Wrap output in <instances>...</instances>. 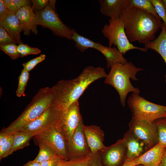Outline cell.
I'll list each match as a JSON object with an SVG mask.
<instances>
[{"instance_id":"cell-20","label":"cell","mask_w":166,"mask_h":166,"mask_svg":"<svg viewBox=\"0 0 166 166\" xmlns=\"http://www.w3.org/2000/svg\"><path fill=\"white\" fill-rule=\"evenodd\" d=\"M128 2V0H100V10L102 14L110 18H117Z\"/></svg>"},{"instance_id":"cell-14","label":"cell","mask_w":166,"mask_h":166,"mask_svg":"<svg viewBox=\"0 0 166 166\" xmlns=\"http://www.w3.org/2000/svg\"><path fill=\"white\" fill-rule=\"evenodd\" d=\"M126 151L123 138L99 152L104 166H119L124 159H126Z\"/></svg>"},{"instance_id":"cell-34","label":"cell","mask_w":166,"mask_h":166,"mask_svg":"<svg viewBox=\"0 0 166 166\" xmlns=\"http://www.w3.org/2000/svg\"><path fill=\"white\" fill-rule=\"evenodd\" d=\"M49 0H33L32 8L35 12L40 11L43 10L48 5Z\"/></svg>"},{"instance_id":"cell-28","label":"cell","mask_w":166,"mask_h":166,"mask_svg":"<svg viewBox=\"0 0 166 166\" xmlns=\"http://www.w3.org/2000/svg\"><path fill=\"white\" fill-rule=\"evenodd\" d=\"M17 50L22 57L30 54H37L41 52L39 49L30 47L22 43L18 45Z\"/></svg>"},{"instance_id":"cell-46","label":"cell","mask_w":166,"mask_h":166,"mask_svg":"<svg viewBox=\"0 0 166 166\" xmlns=\"http://www.w3.org/2000/svg\"><path fill=\"white\" fill-rule=\"evenodd\" d=\"M144 166L143 165H137V166Z\"/></svg>"},{"instance_id":"cell-30","label":"cell","mask_w":166,"mask_h":166,"mask_svg":"<svg viewBox=\"0 0 166 166\" xmlns=\"http://www.w3.org/2000/svg\"><path fill=\"white\" fill-rule=\"evenodd\" d=\"M13 141V135H10L7 142L4 145L0 146V160L6 157L11 155Z\"/></svg>"},{"instance_id":"cell-10","label":"cell","mask_w":166,"mask_h":166,"mask_svg":"<svg viewBox=\"0 0 166 166\" xmlns=\"http://www.w3.org/2000/svg\"><path fill=\"white\" fill-rule=\"evenodd\" d=\"M63 112L56 102L50 106L40 116L20 130L33 136L61 122Z\"/></svg>"},{"instance_id":"cell-6","label":"cell","mask_w":166,"mask_h":166,"mask_svg":"<svg viewBox=\"0 0 166 166\" xmlns=\"http://www.w3.org/2000/svg\"><path fill=\"white\" fill-rule=\"evenodd\" d=\"M56 0H50L43 10L35 12V23L51 30L57 36L72 40L74 30L66 25L61 20L55 9Z\"/></svg>"},{"instance_id":"cell-5","label":"cell","mask_w":166,"mask_h":166,"mask_svg":"<svg viewBox=\"0 0 166 166\" xmlns=\"http://www.w3.org/2000/svg\"><path fill=\"white\" fill-rule=\"evenodd\" d=\"M132 113V119L152 123L155 121L165 117L166 106L156 104L133 93L127 101Z\"/></svg>"},{"instance_id":"cell-16","label":"cell","mask_w":166,"mask_h":166,"mask_svg":"<svg viewBox=\"0 0 166 166\" xmlns=\"http://www.w3.org/2000/svg\"><path fill=\"white\" fill-rule=\"evenodd\" d=\"M83 128L91 153L95 154L106 148L103 143L104 133L100 127L84 124Z\"/></svg>"},{"instance_id":"cell-47","label":"cell","mask_w":166,"mask_h":166,"mask_svg":"<svg viewBox=\"0 0 166 166\" xmlns=\"http://www.w3.org/2000/svg\"><path fill=\"white\" fill-rule=\"evenodd\" d=\"M158 166H162L161 164H160V165H159Z\"/></svg>"},{"instance_id":"cell-33","label":"cell","mask_w":166,"mask_h":166,"mask_svg":"<svg viewBox=\"0 0 166 166\" xmlns=\"http://www.w3.org/2000/svg\"><path fill=\"white\" fill-rule=\"evenodd\" d=\"M11 43L17 44L5 29L0 25V45H7Z\"/></svg>"},{"instance_id":"cell-38","label":"cell","mask_w":166,"mask_h":166,"mask_svg":"<svg viewBox=\"0 0 166 166\" xmlns=\"http://www.w3.org/2000/svg\"><path fill=\"white\" fill-rule=\"evenodd\" d=\"M78 158L71 159L67 160L62 159L57 166H69L71 164L76 161Z\"/></svg>"},{"instance_id":"cell-45","label":"cell","mask_w":166,"mask_h":166,"mask_svg":"<svg viewBox=\"0 0 166 166\" xmlns=\"http://www.w3.org/2000/svg\"><path fill=\"white\" fill-rule=\"evenodd\" d=\"M164 6L166 11V0H162Z\"/></svg>"},{"instance_id":"cell-21","label":"cell","mask_w":166,"mask_h":166,"mask_svg":"<svg viewBox=\"0 0 166 166\" xmlns=\"http://www.w3.org/2000/svg\"><path fill=\"white\" fill-rule=\"evenodd\" d=\"M161 28V31L158 36L144 45V48L156 51L161 56L166 65V28L164 23ZM165 77L166 83V74Z\"/></svg>"},{"instance_id":"cell-41","label":"cell","mask_w":166,"mask_h":166,"mask_svg":"<svg viewBox=\"0 0 166 166\" xmlns=\"http://www.w3.org/2000/svg\"><path fill=\"white\" fill-rule=\"evenodd\" d=\"M22 166H40V163L33 160L29 161Z\"/></svg>"},{"instance_id":"cell-35","label":"cell","mask_w":166,"mask_h":166,"mask_svg":"<svg viewBox=\"0 0 166 166\" xmlns=\"http://www.w3.org/2000/svg\"><path fill=\"white\" fill-rule=\"evenodd\" d=\"M89 156L91 166H104L99 152L95 154L91 152Z\"/></svg>"},{"instance_id":"cell-13","label":"cell","mask_w":166,"mask_h":166,"mask_svg":"<svg viewBox=\"0 0 166 166\" xmlns=\"http://www.w3.org/2000/svg\"><path fill=\"white\" fill-rule=\"evenodd\" d=\"M82 120L78 101L72 104L67 110L63 113L61 127L68 142Z\"/></svg>"},{"instance_id":"cell-1","label":"cell","mask_w":166,"mask_h":166,"mask_svg":"<svg viewBox=\"0 0 166 166\" xmlns=\"http://www.w3.org/2000/svg\"><path fill=\"white\" fill-rule=\"evenodd\" d=\"M125 31L131 42H138L145 45L155 39V34L161 27V19L140 9L127 4L120 16Z\"/></svg>"},{"instance_id":"cell-39","label":"cell","mask_w":166,"mask_h":166,"mask_svg":"<svg viewBox=\"0 0 166 166\" xmlns=\"http://www.w3.org/2000/svg\"><path fill=\"white\" fill-rule=\"evenodd\" d=\"M9 10L5 6L2 0H0V17H2Z\"/></svg>"},{"instance_id":"cell-37","label":"cell","mask_w":166,"mask_h":166,"mask_svg":"<svg viewBox=\"0 0 166 166\" xmlns=\"http://www.w3.org/2000/svg\"><path fill=\"white\" fill-rule=\"evenodd\" d=\"M62 159L57 156L40 163V166H57Z\"/></svg>"},{"instance_id":"cell-12","label":"cell","mask_w":166,"mask_h":166,"mask_svg":"<svg viewBox=\"0 0 166 166\" xmlns=\"http://www.w3.org/2000/svg\"><path fill=\"white\" fill-rule=\"evenodd\" d=\"M83 125L82 120L68 142L69 160L89 156L91 152L83 131Z\"/></svg>"},{"instance_id":"cell-24","label":"cell","mask_w":166,"mask_h":166,"mask_svg":"<svg viewBox=\"0 0 166 166\" xmlns=\"http://www.w3.org/2000/svg\"><path fill=\"white\" fill-rule=\"evenodd\" d=\"M129 4L161 19L157 14L150 0H128Z\"/></svg>"},{"instance_id":"cell-44","label":"cell","mask_w":166,"mask_h":166,"mask_svg":"<svg viewBox=\"0 0 166 166\" xmlns=\"http://www.w3.org/2000/svg\"><path fill=\"white\" fill-rule=\"evenodd\" d=\"M2 1L5 6L8 9V7L12 2L13 0H2Z\"/></svg>"},{"instance_id":"cell-31","label":"cell","mask_w":166,"mask_h":166,"mask_svg":"<svg viewBox=\"0 0 166 166\" xmlns=\"http://www.w3.org/2000/svg\"><path fill=\"white\" fill-rule=\"evenodd\" d=\"M46 56L44 54H41L34 58H33L27 62L23 64V69L30 72L39 63L43 61L45 58Z\"/></svg>"},{"instance_id":"cell-48","label":"cell","mask_w":166,"mask_h":166,"mask_svg":"<svg viewBox=\"0 0 166 166\" xmlns=\"http://www.w3.org/2000/svg\"><path fill=\"white\" fill-rule=\"evenodd\" d=\"M165 117L166 118V115H165Z\"/></svg>"},{"instance_id":"cell-27","label":"cell","mask_w":166,"mask_h":166,"mask_svg":"<svg viewBox=\"0 0 166 166\" xmlns=\"http://www.w3.org/2000/svg\"><path fill=\"white\" fill-rule=\"evenodd\" d=\"M18 45L16 43L1 45L0 49L13 60H16L21 57L17 50Z\"/></svg>"},{"instance_id":"cell-42","label":"cell","mask_w":166,"mask_h":166,"mask_svg":"<svg viewBox=\"0 0 166 166\" xmlns=\"http://www.w3.org/2000/svg\"><path fill=\"white\" fill-rule=\"evenodd\" d=\"M160 164L163 166H166V148L162 157Z\"/></svg>"},{"instance_id":"cell-19","label":"cell","mask_w":166,"mask_h":166,"mask_svg":"<svg viewBox=\"0 0 166 166\" xmlns=\"http://www.w3.org/2000/svg\"><path fill=\"white\" fill-rule=\"evenodd\" d=\"M123 139L127 151L125 160L131 161L142 154L145 144L130 130L126 133Z\"/></svg>"},{"instance_id":"cell-11","label":"cell","mask_w":166,"mask_h":166,"mask_svg":"<svg viewBox=\"0 0 166 166\" xmlns=\"http://www.w3.org/2000/svg\"><path fill=\"white\" fill-rule=\"evenodd\" d=\"M129 126V130L147 148L150 149L158 143L156 130L153 123L132 119Z\"/></svg>"},{"instance_id":"cell-4","label":"cell","mask_w":166,"mask_h":166,"mask_svg":"<svg viewBox=\"0 0 166 166\" xmlns=\"http://www.w3.org/2000/svg\"><path fill=\"white\" fill-rule=\"evenodd\" d=\"M143 70L136 67L132 62L128 61L124 63H116L110 67L104 82L112 86L117 90L123 106L125 105V100L129 93L139 94L140 90L132 85L130 79L138 81L136 75L138 72Z\"/></svg>"},{"instance_id":"cell-15","label":"cell","mask_w":166,"mask_h":166,"mask_svg":"<svg viewBox=\"0 0 166 166\" xmlns=\"http://www.w3.org/2000/svg\"><path fill=\"white\" fill-rule=\"evenodd\" d=\"M166 147L158 142L147 151L131 161L134 166H158L161 162Z\"/></svg>"},{"instance_id":"cell-23","label":"cell","mask_w":166,"mask_h":166,"mask_svg":"<svg viewBox=\"0 0 166 166\" xmlns=\"http://www.w3.org/2000/svg\"><path fill=\"white\" fill-rule=\"evenodd\" d=\"M37 145L39 147V150L37 156L34 160L35 161L40 163L58 156L52 148L47 145L40 143Z\"/></svg>"},{"instance_id":"cell-32","label":"cell","mask_w":166,"mask_h":166,"mask_svg":"<svg viewBox=\"0 0 166 166\" xmlns=\"http://www.w3.org/2000/svg\"><path fill=\"white\" fill-rule=\"evenodd\" d=\"M30 1L28 0H13L8 9L11 12L15 14L22 7L30 5Z\"/></svg>"},{"instance_id":"cell-9","label":"cell","mask_w":166,"mask_h":166,"mask_svg":"<svg viewBox=\"0 0 166 166\" xmlns=\"http://www.w3.org/2000/svg\"><path fill=\"white\" fill-rule=\"evenodd\" d=\"M35 144L43 143L52 148L61 159L68 160V142L62 131L61 122L32 138Z\"/></svg>"},{"instance_id":"cell-43","label":"cell","mask_w":166,"mask_h":166,"mask_svg":"<svg viewBox=\"0 0 166 166\" xmlns=\"http://www.w3.org/2000/svg\"><path fill=\"white\" fill-rule=\"evenodd\" d=\"M122 166H134L131 161H128L125 160L124 163Z\"/></svg>"},{"instance_id":"cell-40","label":"cell","mask_w":166,"mask_h":166,"mask_svg":"<svg viewBox=\"0 0 166 166\" xmlns=\"http://www.w3.org/2000/svg\"><path fill=\"white\" fill-rule=\"evenodd\" d=\"M10 135H8L0 132V146L5 144L8 141Z\"/></svg>"},{"instance_id":"cell-8","label":"cell","mask_w":166,"mask_h":166,"mask_svg":"<svg viewBox=\"0 0 166 166\" xmlns=\"http://www.w3.org/2000/svg\"><path fill=\"white\" fill-rule=\"evenodd\" d=\"M72 40L75 42L76 48L81 52H84L89 48H93L101 53L105 57L108 68H110L116 63H124L127 62L123 54L117 48L107 46L95 42L80 35L75 30Z\"/></svg>"},{"instance_id":"cell-18","label":"cell","mask_w":166,"mask_h":166,"mask_svg":"<svg viewBox=\"0 0 166 166\" xmlns=\"http://www.w3.org/2000/svg\"><path fill=\"white\" fill-rule=\"evenodd\" d=\"M0 25L3 27L16 42V43H22L20 33L22 31L19 21L16 15L9 11L0 17Z\"/></svg>"},{"instance_id":"cell-3","label":"cell","mask_w":166,"mask_h":166,"mask_svg":"<svg viewBox=\"0 0 166 166\" xmlns=\"http://www.w3.org/2000/svg\"><path fill=\"white\" fill-rule=\"evenodd\" d=\"M55 94L51 88H42L38 90L22 113L1 132L12 135L20 131L40 116L48 108L56 103Z\"/></svg>"},{"instance_id":"cell-29","label":"cell","mask_w":166,"mask_h":166,"mask_svg":"<svg viewBox=\"0 0 166 166\" xmlns=\"http://www.w3.org/2000/svg\"><path fill=\"white\" fill-rule=\"evenodd\" d=\"M156 12L160 18L162 19L166 28V11L162 0H150Z\"/></svg>"},{"instance_id":"cell-2","label":"cell","mask_w":166,"mask_h":166,"mask_svg":"<svg viewBox=\"0 0 166 166\" xmlns=\"http://www.w3.org/2000/svg\"><path fill=\"white\" fill-rule=\"evenodd\" d=\"M104 68L89 65L85 67L77 77L59 81L51 88L56 102L63 113L78 99L88 87L95 81L107 76Z\"/></svg>"},{"instance_id":"cell-25","label":"cell","mask_w":166,"mask_h":166,"mask_svg":"<svg viewBox=\"0 0 166 166\" xmlns=\"http://www.w3.org/2000/svg\"><path fill=\"white\" fill-rule=\"evenodd\" d=\"M153 123L156 128L158 142L166 147V118L157 119Z\"/></svg>"},{"instance_id":"cell-26","label":"cell","mask_w":166,"mask_h":166,"mask_svg":"<svg viewBox=\"0 0 166 166\" xmlns=\"http://www.w3.org/2000/svg\"><path fill=\"white\" fill-rule=\"evenodd\" d=\"M29 72L23 69L18 77V83L16 92V96L19 97L24 94L29 77Z\"/></svg>"},{"instance_id":"cell-7","label":"cell","mask_w":166,"mask_h":166,"mask_svg":"<svg viewBox=\"0 0 166 166\" xmlns=\"http://www.w3.org/2000/svg\"><path fill=\"white\" fill-rule=\"evenodd\" d=\"M109 24H105L102 32L109 41V46L113 45L117 46L118 49L124 54L127 51L133 49H139L146 52L148 49L134 45L128 40L126 34L124 26L120 18H110Z\"/></svg>"},{"instance_id":"cell-17","label":"cell","mask_w":166,"mask_h":166,"mask_svg":"<svg viewBox=\"0 0 166 166\" xmlns=\"http://www.w3.org/2000/svg\"><path fill=\"white\" fill-rule=\"evenodd\" d=\"M21 25L22 31L25 35H29L31 31L38 33L37 25L35 23V14L30 5L24 6L15 13Z\"/></svg>"},{"instance_id":"cell-36","label":"cell","mask_w":166,"mask_h":166,"mask_svg":"<svg viewBox=\"0 0 166 166\" xmlns=\"http://www.w3.org/2000/svg\"><path fill=\"white\" fill-rule=\"evenodd\" d=\"M89 160V156L79 157L69 166H91Z\"/></svg>"},{"instance_id":"cell-22","label":"cell","mask_w":166,"mask_h":166,"mask_svg":"<svg viewBox=\"0 0 166 166\" xmlns=\"http://www.w3.org/2000/svg\"><path fill=\"white\" fill-rule=\"evenodd\" d=\"M13 141L11 151L12 154L13 152L28 146L30 141L33 136L29 134L22 131L16 132L13 134Z\"/></svg>"}]
</instances>
